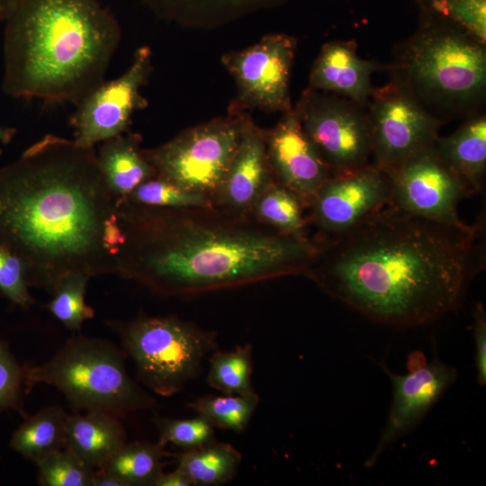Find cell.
I'll list each match as a JSON object with an SVG mask.
<instances>
[{"instance_id": "1", "label": "cell", "mask_w": 486, "mask_h": 486, "mask_svg": "<svg viewBox=\"0 0 486 486\" xmlns=\"http://www.w3.org/2000/svg\"><path fill=\"white\" fill-rule=\"evenodd\" d=\"M306 273L327 294L398 328L454 310L485 266V220L450 225L391 204L350 230L320 239Z\"/></svg>"}, {"instance_id": "2", "label": "cell", "mask_w": 486, "mask_h": 486, "mask_svg": "<svg viewBox=\"0 0 486 486\" xmlns=\"http://www.w3.org/2000/svg\"><path fill=\"white\" fill-rule=\"evenodd\" d=\"M123 240L94 148L46 134L0 168V241L29 286L52 294L70 274H114Z\"/></svg>"}, {"instance_id": "3", "label": "cell", "mask_w": 486, "mask_h": 486, "mask_svg": "<svg viewBox=\"0 0 486 486\" xmlns=\"http://www.w3.org/2000/svg\"><path fill=\"white\" fill-rule=\"evenodd\" d=\"M116 204L124 240L114 274L166 296L305 275L320 248L302 232L272 231L213 208Z\"/></svg>"}, {"instance_id": "4", "label": "cell", "mask_w": 486, "mask_h": 486, "mask_svg": "<svg viewBox=\"0 0 486 486\" xmlns=\"http://www.w3.org/2000/svg\"><path fill=\"white\" fill-rule=\"evenodd\" d=\"M4 92L76 105L104 80L121 40L98 0H14L4 20Z\"/></svg>"}, {"instance_id": "5", "label": "cell", "mask_w": 486, "mask_h": 486, "mask_svg": "<svg viewBox=\"0 0 486 486\" xmlns=\"http://www.w3.org/2000/svg\"><path fill=\"white\" fill-rule=\"evenodd\" d=\"M385 71L445 124L479 113L485 104L486 43L447 22L418 16L416 31L393 47Z\"/></svg>"}, {"instance_id": "6", "label": "cell", "mask_w": 486, "mask_h": 486, "mask_svg": "<svg viewBox=\"0 0 486 486\" xmlns=\"http://www.w3.org/2000/svg\"><path fill=\"white\" fill-rule=\"evenodd\" d=\"M39 383L60 391L75 413L100 410L121 418L156 405L129 375L122 350L97 338L74 335L49 361L24 367V390Z\"/></svg>"}, {"instance_id": "7", "label": "cell", "mask_w": 486, "mask_h": 486, "mask_svg": "<svg viewBox=\"0 0 486 486\" xmlns=\"http://www.w3.org/2000/svg\"><path fill=\"white\" fill-rule=\"evenodd\" d=\"M135 364L137 376L154 393L173 396L201 372L207 356L218 348L216 332L173 316L111 320Z\"/></svg>"}, {"instance_id": "8", "label": "cell", "mask_w": 486, "mask_h": 486, "mask_svg": "<svg viewBox=\"0 0 486 486\" xmlns=\"http://www.w3.org/2000/svg\"><path fill=\"white\" fill-rule=\"evenodd\" d=\"M245 128L235 122L215 121L187 130L143 154L157 176L212 198L226 177Z\"/></svg>"}, {"instance_id": "9", "label": "cell", "mask_w": 486, "mask_h": 486, "mask_svg": "<svg viewBox=\"0 0 486 486\" xmlns=\"http://www.w3.org/2000/svg\"><path fill=\"white\" fill-rule=\"evenodd\" d=\"M297 108L303 130L330 176L351 174L372 164V129L365 106L310 89Z\"/></svg>"}, {"instance_id": "10", "label": "cell", "mask_w": 486, "mask_h": 486, "mask_svg": "<svg viewBox=\"0 0 486 486\" xmlns=\"http://www.w3.org/2000/svg\"><path fill=\"white\" fill-rule=\"evenodd\" d=\"M385 172L391 181L389 204L438 222L467 225L458 214V206L475 194L441 160L434 144Z\"/></svg>"}, {"instance_id": "11", "label": "cell", "mask_w": 486, "mask_h": 486, "mask_svg": "<svg viewBox=\"0 0 486 486\" xmlns=\"http://www.w3.org/2000/svg\"><path fill=\"white\" fill-rule=\"evenodd\" d=\"M365 107L372 129V164L383 171L433 145L445 125L391 81L374 86Z\"/></svg>"}, {"instance_id": "12", "label": "cell", "mask_w": 486, "mask_h": 486, "mask_svg": "<svg viewBox=\"0 0 486 486\" xmlns=\"http://www.w3.org/2000/svg\"><path fill=\"white\" fill-rule=\"evenodd\" d=\"M150 50L139 48L129 68L119 77L104 80L76 105L70 117L76 144H95L125 133L132 113L147 105L140 89L151 68Z\"/></svg>"}, {"instance_id": "13", "label": "cell", "mask_w": 486, "mask_h": 486, "mask_svg": "<svg viewBox=\"0 0 486 486\" xmlns=\"http://www.w3.org/2000/svg\"><path fill=\"white\" fill-rule=\"evenodd\" d=\"M388 174L373 164L351 174L331 176L320 186L310 207L311 221L322 238L339 235L389 203Z\"/></svg>"}, {"instance_id": "14", "label": "cell", "mask_w": 486, "mask_h": 486, "mask_svg": "<svg viewBox=\"0 0 486 486\" xmlns=\"http://www.w3.org/2000/svg\"><path fill=\"white\" fill-rule=\"evenodd\" d=\"M415 356H410L415 364L409 362L405 374H393L382 365L392 381V400L385 426L365 461L366 467L374 466L389 446L407 435L457 378L454 367L437 359L427 363L419 361L418 354Z\"/></svg>"}, {"instance_id": "15", "label": "cell", "mask_w": 486, "mask_h": 486, "mask_svg": "<svg viewBox=\"0 0 486 486\" xmlns=\"http://www.w3.org/2000/svg\"><path fill=\"white\" fill-rule=\"evenodd\" d=\"M295 50L294 38L274 34L230 55L225 62L241 97L267 110L290 111L289 84Z\"/></svg>"}, {"instance_id": "16", "label": "cell", "mask_w": 486, "mask_h": 486, "mask_svg": "<svg viewBox=\"0 0 486 486\" xmlns=\"http://www.w3.org/2000/svg\"><path fill=\"white\" fill-rule=\"evenodd\" d=\"M268 162L279 183L310 206L329 171L303 130L298 108L286 112L268 139Z\"/></svg>"}, {"instance_id": "17", "label": "cell", "mask_w": 486, "mask_h": 486, "mask_svg": "<svg viewBox=\"0 0 486 486\" xmlns=\"http://www.w3.org/2000/svg\"><path fill=\"white\" fill-rule=\"evenodd\" d=\"M356 49L355 40L326 43L312 67L310 89L330 92L365 106L374 89L372 75L385 70L386 65L360 58Z\"/></svg>"}, {"instance_id": "18", "label": "cell", "mask_w": 486, "mask_h": 486, "mask_svg": "<svg viewBox=\"0 0 486 486\" xmlns=\"http://www.w3.org/2000/svg\"><path fill=\"white\" fill-rule=\"evenodd\" d=\"M268 164L263 137L257 130L245 128L237 153L217 193L220 203L233 212H242L252 208L272 182Z\"/></svg>"}, {"instance_id": "19", "label": "cell", "mask_w": 486, "mask_h": 486, "mask_svg": "<svg viewBox=\"0 0 486 486\" xmlns=\"http://www.w3.org/2000/svg\"><path fill=\"white\" fill-rule=\"evenodd\" d=\"M126 443L118 417L100 410L68 414L65 448L92 468H100Z\"/></svg>"}, {"instance_id": "20", "label": "cell", "mask_w": 486, "mask_h": 486, "mask_svg": "<svg viewBox=\"0 0 486 486\" xmlns=\"http://www.w3.org/2000/svg\"><path fill=\"white\" fill-rule=\"evenodd\" d=\"M441 160L462 177L476 194L484 185L486 172V114L476 113L463 121L450 135L434 143Z\"/></svg>"}, {"instance_id": "21", "label": "cell", "mask_w": 486, "mask_h": 486, "mask_svg": "<svg viewBox=\"0 0 486 486\" xmlns=\"http://www.w3.org/2000/svg\"><path fill=\"white\" fill-rule=\"evenodd\" d=\"M140 136L120 134L101 142L97 159L104 182L116 198H123L156 172L140 148Z\"/></svg>"}, {"instance_id": "22", "label": "cell", "mask_w": 486, "mask_h": 486, "mask_svg": "<svg viewBox=\"0 0 486 486\" xmlns=\"http://www.w3.org/2000/svg\"><path fill=\"white\" fill-rule=\"evenodd\" d=\"M67 416L59 406L42 408L14 431L11 448L34 464L64 448Z\"/></svg>"}, {"instance_id": "23", "label": "cell", "mask_w": 486, "mask_h": 486, "mask_svg": "<svg viewBox=\"0 0 486 486\" xmlns=\"http://www.w3.org/2000/svg\"><path fill=\"white\" fill-rule=\"evenodd\" d=\"M176 468L194 486H217L231 481L242 455L232 445L216 440L176 455Z\"/></svg>"}, {"instance_id": "24", "label": "cell", "mask_w": 486, "mask_h": 486, "mask_svg": "<svg viewBox=\"0 0 486 486\" xmlns=\"http://www.w3.org/2000/svg\"><path fill=\"white\" fill-rule=\"evenodd\" d=\"M160 443H125L100 468L118 478L124 486H154L163 472L167 453Z\"/></svg>"}, {"instance_id": "25", "label": "cell", "mask_w": 486, "mask_h": 486, "mask_svg": "<svg viewBox=\"0 0 486 486\" xmlns=\"http://www.w3.org/2000/svg\"><path fill=\"white\" fill-rule=\"evenodd\" d=\"M252 374V346L244 344L232 350L213 351L209 358L206 380L222 394H250L255 392Z\"/></svg>"}, {"instance_id": "26", "label": "cell", "mask_w": 486, "mask_h": 486, "mask_svg": "<svg viewBox=\"0 0 486 486\" xmlns=\"http://www.w3.org/2000/svg\"><path fill=\"white\" fill-rule=\"evenodd\" d=\"M258 402L259 397L256 392L222 394L197 398L189 403V407L214 428L242 433L248 426Z\"/></svg>"}, {"instance_id": "27", "label": "cell", "mask_w": 486, "mask_h": 486, "mask_svg": "<svg viewBox=\"0 0 486 486\" xmlns=\"http://www.w3.org/2000/svg\"><path fill=\"white\" fill-rule=\"evenodd\" d=\"M304 204L288 188L271 182L255 202L252 209L265 224L286 233H302L306 220Z\"/></svg>"}, {"instance_id": "28", "label": "cell", "mask_w": 486, "mask_h": 486, "mask_svg": "<svg viewBox=\"0 0 486 486\" xmlns=\"http://www.w3.org/2000/svg\"><path fill=\"white\" fill-rule=\"evenodd\" d=\"M419 17L452 24L486 43V0H412Z\"/></svg>"}, {"instance_id": "29", "label": "cell", "mask_w": 486, "mask_h": 486, "mask_svg": "<svg viewBox=\"0 0 486 486\" xmlns=\"http://www.w3.org/2000/svg\"><path fill=\"white\" fill-rule=\"evenodd\" d=\"M91 277L81 273L67 275L53 292L47 309L67 328L79 331L83 323L94 316V310L85 301L87 282Z\"/></svg>"}, {"instance_id": "30", "label": "cell", "mask_w": 486, "mask_h": 486, "mask_svg": "<svg viewBox=\"0 0 486 486\" xmlns=\"http://www.w3.org/2000/svg\"><path fill=\"white\" fill-rule=\"evenodd\" d=\"M118 199L161 208L213 207L211 197L184 190L157 175L139 184L125 197Z\"/></svg>"}, {"instance_id": "31", "label": "cell", "mask_w": 486, "mask_h": 486, "mask_svg": "<svg viewBox=\"0 0 486 486\" xmlns=\"http://www.w3.org/2000/svg\"><path fill=\"white\" fill-rule=\"evenodd\" d=\"M36 465L40 486H93L94 468L65 447L50 454Z\"/></svg>"}, {"instance_id": "32", "label": "cell", "mask_w": 486, "mask_h": 486, "mask_svg": "<svg viewBox=\"0 0 486 486\" xmlns=\"http://www.w3.org/2000/svg\"><path fill=\"white\" fill-rule=\"evenodd\" d=\"M158 431V443L172 444L184 450L193 449L215 439L214 427L203 417L197 415L190 418H154Z\"/></svg>"}, {"instance_id": "33", "label": "cell", "mask_w": 486, "mask_h": 486, "mask_svg": "<svg viewBox=\"0 0 486 486\" xmlns=\"http://www.w3.org/2000/svg\"><path fill=\"white\" fill-rule=\"evenodd\" d=\"M22 259L0 241V292L14 304L28 309L34 303Z\"/></svg>"}, {"instance_id": "34", "label": "cell", "mask_w": 486, "mask_h": 486, "mask_svg": "<svg viewBox=\"0 0 486 486\" xmlns=\"http://www.w3.org/2000/svg\"><path fill=\"white\" fill-rule=\"evenodd\" d=\"M22 389L24 367L19 364L6 342L0 338V410H21Z\"/></svg>"}, {"instance_id": "35", "label": "cell", "mask_w": 486, "mask_h": 486, "mask_svg": "<svg viewBox=\"0 0 486 486\" xmlns=\"http://www.w3.org/2000/svg\"><path fill=\"white\" fill-rule=\"evenodd\" d=\"M472 315L477 381L483 386L486 383V313L482 302L476 304Z\"/></svg>"}, {"instance_id": "36", "label": "cell", "mask_w": 486, "mask_h": 486, "mask_svg": "<svg viewBox=\"0 0 486 486\" xmlns=\"http://www.w3.org/2000/svg\"><path fill=\"white\" fill-rule=\"evenodd\" d=\"M154 486H194L190 479L179 469L170 472H162L156 480Z\"/></svg>"}, {"instance_id": "37", "label": "cell", "mask_w": 486, "mask_h": 486, "mask_svg": "<svg viewBox=\"0 0 486 486\" xmlns=\"http://www.w3.org/2000/svg\"><path fill=\"white\" fill-rule=\"evenodd\" d=\"M152 7L161 13H175L176 9L189 0H146ZM252 2L260 0H229L231 4H241V2Z\"/></svg>"}, {"instance_id": "38", "label": "cell", "mask_w": 486, "mask_h": 486, "mask_svg": "<svg viewBox=\"0 0 486 486\" xmlns=\"http://www.w3.org/2000/svg\"><path fill=\"white\" fill-rule=\"evenodd\" d=\"M93 486H124L114 475L98 468L94 473Z\"/></svg>"}, {"instance_id": "39", "label": "cell", "mask_w": 486, "mask_h": 486, "mask_svg": "<svg viewBox=\"0 0 486 486\" xmlns=\"http://www.w3.org/2000/svg\"><path fill=\"white\" fill-rule=\"evenodd\" d=\"M16 133L14 128L0 127V156L2 155V145L8 144Z\"/></svg>"}, {"instance_id": "40", "label": "cell", "mask_w": 486, "mask_h": 486, "mask_svg": "<svg viewBox=\"0 0 486 486\" xmlns=\"http://www.w3.org/2000/svg\"><path fill=\"white\" fill-rule=\"evenodd\" d=\"M14 3V0H0V22L5 20Z\"/></svg>"}]
</instances>
